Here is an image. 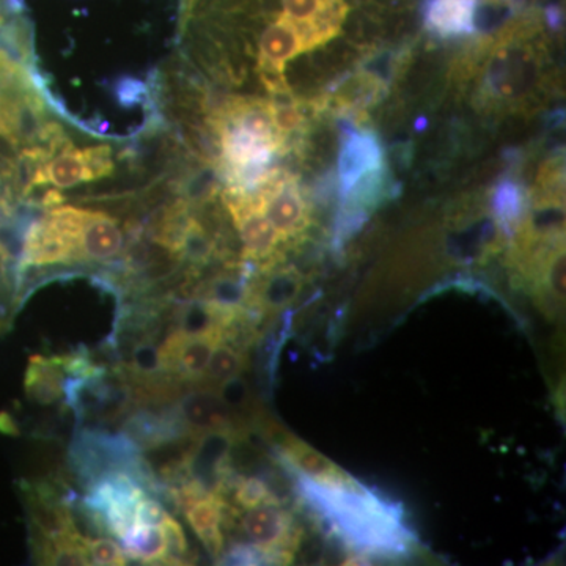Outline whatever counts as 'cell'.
Segmentation results:
<instances>
[{"label": "cell", "mask_w": 566, "mask_h": 566, "mask_svg": "<svg viewBox=\"0 0 566 566\" xmlns=\"http://www.w3.org/2000/svg\"><path fill=\"white\" fill-rule=\"evenodd\" d=\"M41 102L24 71L0 52V137L11 144L43 137Z\"/></svg>", "instance_id": "obj_1"}, {"label": "cell", "mask_w": 566, "mask_h": 566, "mask_svg": "<svg viewBox=\"0 0 566 566\" xmlns=\"http://www.w3.org/2000/svg\"><path fill=\"white\" fill-rule=\"evenodd\" d=\"M114 169L112 148L107 145L81 148L80 150L70 144L59 155L36 164V170L29 181L28 191L44 185H52L61 189L74 188L82 182L109 177Z\"/></svg>", "instance_id": "obj_2"}, {"label": "cell", "mask_w": 566, "mask_h": 566, "mask_svg": "<svg viewBox=\"0 0 566 566\" xmlns=\"http://www.w3.org/2000/svg\"><path fill=\"white\" fill-rule=\"evenodd\" d=\"M253 193L281 240H289L307 229L308 208L300 186L290 175L270 170Z\"/></svg>", "instance_id": "obj_3"}, {"label": "cell", "mask_w": 566, "mask_h": 566, "mask_svg": "<svg viewBox=\"0 0 566 566\" xmlns=\"http://www.w3.org/2000/svg\"><path fill=\"white\" fill-rule=\"evenodd\" d=\"M223 202L232 212L234 226L244 244L245 255L256 260L273 255L282 240L275 232L273 223L264 216L255 193L230 188L223 193Z\"/></svg>", "instance_id": "obj_4"}, {"label": "cell", "mask_w": 566, "mask_h": 566, "mask_svg": "<svg viewBox=\"0 0 566 566\" xmlns=\"http://www.w3.org/2000/svg\"><path fill=\"white\" fill-rule=\"evenodd\" d=\"M233 442L232 428L199 434L186 461L189 479L196 480L208 493L218 494L223 485V476L227 474V463L230 460Z\"/></svg>", "instance_id": "obj_5"}, {"label": "cell", "mask_w": 566, "mask_h": 566, "mask_svg": "<svg viewBox=\"0 0 566 566\" xmlns=\"http://www.w3.org/2000/svg\"><path fill=\"white\" fill-rule=\"evenodd\" d=\"M243 528L256 549L262 551L268 560H290L286 543L292 535V517L279 504H263L249 509L243 516Z\"/></svg>", "instance_id": "obj_6"}, {"label": "cell", "mask_w": 566, "mask_h": 566, "mask_svg": "<svg viewBox=\"0 0 566 566\" xmlns=\"http://www.w3.org/2000/svg\"><path fill=\"white\" fill-rule=\"evenodd\" d=\"M385 167V151L370 132H346L338 155V182L342 197L365 175Z\"/></svg>", "instance_id": "obj_7"}, {"label": "cell", "mask_w": 566, "mask_h": 566, "mask_svg": "<svg viewBox=\"0 0 566 566\" xmlns=\"http://www.w3.org/2000/svg\"><path fill=\"white\" fill-rule=\"evenodd\" d=\"M125 248V237L117 221L102 211L85 210L80 232L81 262H109Z\"/></svg>", "instance_id": "obj_8"}, {"label": "cell", "mask_w": 566, "mask_h": 566, "mask_svg": "<svg viewBox=\"0 0 566 566\" xmlns=\"http://www.w3.org/2000/svg\"><path fill=\"white\" fill-rule=\"evenodd\" d=\"M177 411L189 434L230 430L233 424L232 408L212 390H193L185 395Z\"/></svg>", "instance_id": "obj_9"}, {"label": "cell", "mask_w": 566, "mask_h": 566, "mask_svg": "<svg viewBox=\"0 0 566 566\" xmlns=\"http://www.w3.org/2000/svg\"><path fill=\"white\" fill-rule=\"evenodd\" d=\"M74 262L73 252L46 214L33 222L22 244L21 266H48V264Z\"/></svg>", "instance_id": "obj_10"}, {"label": "cell", "mask_w": 566, "mask_h": 566, "mask_svg": "<svg viewBox=\"0 0 566 566\" xmlns=\"http://www.w3.org/2000/svg\"><path fill=\"white\" fill-rule=\"evenodd\" d=\"M283 460L292 465L293 471L311 480L319 486H349L354 485L352 476L342 471L337 464L327 460L300 439L289 438L282 444Z\"/></svg>", "instance_id": "obj_11"}, {"label": "cell", "mask_w": 566, "mask_h": 566, "mask_svg": "<svg viewBox=\"0 0 566 566\" xmlns=\"http://www.w3.org/2000/svg\"><path fill=\"white\" fill-rule=\"evenodd\" d=\"M69 379L65 356H32L25 374V394L39 405H54L65 397Z\"/></svg>", "instance_id": "obj_12"}, {"label": "cell", "mask_w": 566, "mask_h": 566, "mask_svg": "<svg viewBox=\"0 0 566 566\" xmlns=\"http://www.w3.org/2000/svg\"><path fill=\"white\" fill-rule=\"evenodd\" d=\"M476 0H430L424 25L442 39L471 35L475 31Z\"/></svg>", "instance_id": "obj_13"}, {"label": "cell", "mask_w": 566, "mask_h": 566, "mask_svg": "<svg viewBox=\"0 0 566 566\" xmlns=\"http://www.w3.org/2000/svg\"><path fill=\"white\" fill-rule=\"evenodd\" d=\"M303 52V40L296 25L281 17L266 28L260 39L259 66L285 71L286 63Z\"/></svg>", "instance_id": "obj_14"}, {"label": "cell", "mask_w": 566, "mask_h": 566, "mask_svg": "<svg viewBox=\"0 0 566 566\" xmlns=\"http://www.w3.org/2000/svg\"><path fill=\"white\" fill-rule=\"evenodd\" d=\"M222 510L221 497L218 494H208L185 512L189 526L214 557L222 551Z\"/></svg>", "instance_id": "obj_15"}, {"label": "cell", "mask_w": 566, "mask_h": 566, "mask_svg": "<svg viewBox=\"0 0 566 566\" xmlns=\"http://www.w3.org/2000/svg\"><path fill=\"white\" fill-rule=\"evenodd\" d=\"M123 553L126 558L139 560L142 564H166V536L158 526H136L122 538Z\"/></svg>", "instance_id": "obj_16"}, {"label": "cell", "mask_w": 566, "mask_h": 566, "mask_svg": "<svg viewBox=\"0 0 566 566\" xmlns=\"http://www.w3.org/2000/svg\"><path fill=\"white\" fill-rule=\"evenodd\" d=\"M493 210L499 226L506 234L513 232L523 218L524 196L520 186L512 180H502L495 188Z\"/></svg>", "instance_id": "obj_17"}, {"label": "cell", "mask_w": 566, "mask_h": 566, "mask_svg": "<svg viewBox=\"0 0 566 566\" xmlns=\"http://www.w3.org/2000/svg\"><path fill=\"white\" fill-rule=\"evenodd\" d=\"M270 109L275 129L282 137L285 147L289 148L293 136L304 129L305 112L303 106L293 98L292 93H283V95L271 96Z\"/></svg>", "instance_id": "obj_18"}, {"label": "cell", "mask_w": 566, "mask_h": 566, "mask_svg": "<svg viewBox=\"0 0 566 566\" xmlns=\"http://www.w3.org/2000/svg\"><path fill=\"white\" fill-rule=\"evenodd\" d=\"M300 293V282L292 274H275L268 279L260 289L259 304L268 311H281L286 305L292 304L294 297Z\"/></svg>", "instance_id": "obj_19"}, {"label": "cell", "mask_w": 566, "mask_h": 566, "mask_svg": "<svg viewBox=\"0 0 566 566\" xmlns=\"http://www.w3.org/2000/svg\"><path fill=\"white\" fill-rule=\"evenodd\" d=\"M211 253L212 243L210 238H208L200 222L191 216L188 223H186L185 232L181 234L175 255L193 264H202L210 259Z\"/></svg>", "instance_id": "obj_20"}, {"label": "cell", "mask_w": 566, "mask_h": 566, "mask_svg": "<svg viewBox=\"0 0 566 566\" xmlns=\"http://www.w3.org/2000/svg\"><path fill=\"white\" fill-rule=\"evenodd\" d=\"M241 368H243V356L232 346L219 342L212 349L210 363H208L203 375L210 381L221 385L227 379L240 375Z\"/></svg>", "instance_id": "obj_21"}, {"label": "cell", "mask_w": 566, "mask_h": 566, "mask_svg": "<svg viewBox=\"0 0 566 566\" xmlns=\"http://www.w3.org/2000/svg\"><path fill=\"white\" fill-rule=\"evenodd\" d=\"M234 501L244 510L263 504H279L270 485L259 476L240 480V483L234 488Z\"/></svg>", "instance_id": "obj_22"}, {"label": "cell", "mask_w": 566, "mask_h": 566, "mask_svg": "<svg viewBox=\"0 0 566 566\" xmlns=\"http://www.w3.org/2000/svg\"><path fill=\"white\" fill-rule=\"evenodd\" d=\"M128 370L136 378H155L163 374L164 363L161 349L151 344H140L133 349L132 359H129Z\"/></svg>", "instance_id": "obj_23"}, {"label": "cell", "mask_w": 566, "mask_h": 566, "mask_svg": "<svg viewBox=\"0 0 566 566\" xmlns=\"http://www.w3.org/2000/svg\"><path fill=\"white\" fill-rule=\"evenodd\" d=\"M85 546H87L92 565L122 566L126 565V560H128L122 547L114 539L87 538L85 539Z\"/></svg>", "instance_id": "obj_24"}, {"label": "cell", "mask_w": 566, "mask_h": 566, "mask_svg": "<svg viewBox=\"0 0 566 566\" xmlns=\"http://www.w3.org/2000/svg\"><path fill=\"white\" fill-rule=\"evenodd\" d=\"M159 527L163 528L164 536H166V564H182V557L188 554L189 547L180 523L169 515Z\"/></svg>", "instance_id": "obj_25"}, {"label": "cell", "mask_w": 566, "mask_h": 566, "mask_svg": "<svg viewBox=\"0 0 566 566\" xmlns=\"http://www.w3.org/2000/svg\"><path fill=\"white\" fill-rule=\"evenodd\" d=\"M283 17L294 25L307 24L322 9L323 0H282Z\"/></svg>", "instance_id": "obj_26"}, {"label": "cell", "mask_w": 566, "mask_h": 566, "mask_svg": "<svg viewBox=\"0 0 566 566\" xmlns=\"http://www.w3.org/2000/svg\"><path fill=\"white\" fill-rule=\"evenodd\" d=\"M169 516L161 502L145 495L136 506V526H161L164 520Z\"/></svg>", "instance_id": "obj_27"}, {"label": "cell", "mask_w": 566, "mask_h": 566, "mask_svg": "<svg viewBox=\"0 0 566 566\" xmlns=\"http://www.w3.org/2000/svg\"><path fill=\"white\" fill-rule=\"evenodd\" d=\"M219 397L226 401L230 408H240L248 400L249 392L248 386L240 376H234V378L227 379V381L221 382V387H219Z\"/></svg>", "instance_id": "obj_28"}, {"label": "cell", "mask_w": 566, "mask_h": 566, "mask_svg": "<svg viewBox=\"0 0 566 566\" xmlns=\"http://www.w3.org/2000/svg\"><path fill=\"white\" fill-rule=\"evenodd\" d=\"M547 285L551 292L556 294L558 300L565 297V252L558 251L551 259L549 268H547Z\"/></svg>", "instance_id": "obj_29"}]
</instances>
